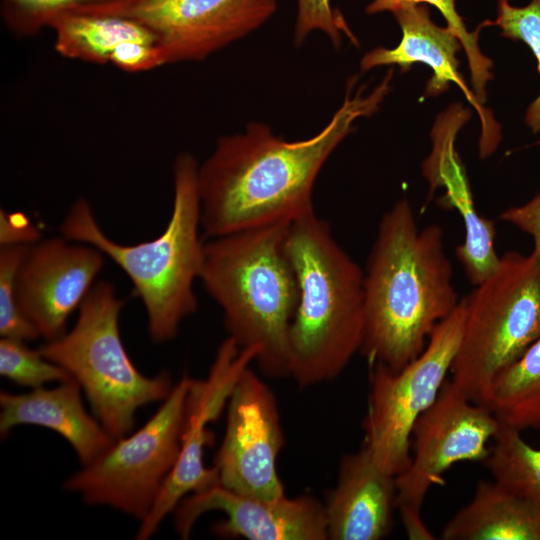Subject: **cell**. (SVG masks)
Here are the masks:
<instances>
[{"mask_svg": "<svg viewBox=\"0 0 540 540\" xmlns=\"http://www.w3.org/2000/svg\"><path fill=\"white\" fill-rule=\"evenodd\" d=\"M501 422L484 405L471 401L445 381L434 403L419 416L412 430L414 456L395 477L396 508L410 539H434L422 520L427 492L443 485V474L461 461H484Z\"/></svg>", "mask_w": 540, "mask_h": 540, "instance_id": "cell-10", "label": "cell"}, {"mask_svg": "<svg viewBox=\"0 0 540 540\" xmlns=\"http://www.w3.org/2000/svg\"><path fill=\"white\" fill-rule=\"evenodd\" d=\"M316 30L325 33L335 47L340 46L342 35L349 38L354 45H358V40L345 18L331 6L330 0H297L295 45H302L307 36Z\"/></svg>", "mask_w": 540, "mask_h": 540, "instance_id": "cell-29", "label": "cell"}, {"mask_svg": "<svg viewBox=\"0 0 540 540\" xmlns=\"http://www.w3.org/2000/svg\"><path fill=\"white\" fill-rule=\"evenodd\" d=\"M220 511L224 519L212 526L222 538L248 540H326L324 503L305 494L275 500L247 497L216 484L194 492L178 504L174 524L182 539L189 538L198 518Z\"/></svg>", "mask_w": 540, "mask_h": 540, "instance_id": "cell-15", "label": "cell"}, {"mask_svg": "<svg viewBox=\"0 0 540 540\" xmlns=\"http://www.w3.org/2000/svg\"><path fill=\"white\" fill-rule=\"evenodd\" d=\"M48 28L55 33L59 55L98 65L110 63L114 50L126 41L157 44L155 34L136 20L93 10L61 14Z\"/></svg>", "mask_w": 540, "mask_h": 540, "instance_id": "cell-21", "label": "cell"}, {"mask_svg": "<svg viewBox=\"0 0 540 540\" xmlns=\"http://www.w3.org/2000/svg\"><path fill=\"white\" fill-rule=\"evenodd\" d=\"M393 70L366 96H351L314 136L287 141L261 122L220 137L199 164L201 229L210 238L290 221L314 209L313 188L328 158L351 133L354 122L372 115L390 90Z\"/></svg>", "mask_w": 540, "mask_h": 540, "instance_id": "cell-1", "label": "cell"}, {"mask_svg": "<svg viewBox=\"0 0 540 540\" xmlns=\"http://www.w3.org/2000/svg\"><path fill=\"white\" fill-rule=\"evenodd\" d=\"M40 232L29 218L20 212L0 211V245L34 244Z\"/></svg>", "mask_w": 540, "mask_h": 540, "instance_id": "cell-32", "label": "cell"}, {"mask_svg": "<svg viewBox=\"0 0 540 540\" xmlns=\"http://www.w3.org/2000/svg\"><path fill=\"white\" fill-rule=\"evenodd\" d=\"M130 0H0V14L6 28L20 38L37 34L59 15L101 9Z\"/></svg>", "mask_w": 540, "mask_h": 540, "instance_id": "cell-25", "label": "cell"}, {"mask_svg": "<svg viewBox=\"0 0 540 540\" xmlns=\"http://www.w3.org/2000/svg\"><path fill=\"white\" fill-rule=\"evenodd\" d=\"M497 16L492 25L501 29L504 37L526 43L538 61L540 72V0H531L524 7H516L509 0H496ZM526 124L534 133H540V95L526 112Z\"/></svg>", "mask_w": 540, "mask_h": 540, "instance_id": "cell-28", "label": "cell"}, {"mask_svg": "<svg viewBox=\"0 0 540 540\" xmlns=\"http://www.w3.org/2000/svg\"><path fill=\"white\" fill-rule=\"evenodd\" d=\"M393 15L402 30L400 43L392 49L377 47L366 53L360 61L361 70L368 71L381 65H398L406 71L413 63H424L433 70V76L426 86V95L441 94L453 82L481 112L480 103L458 71L456 54L462 45L456 34L448 26L436 25L425 4L406 7Z\"/></svg>", "mask_w": 540, "mask_h": 540, "instance_id": "cell-18", "label": "cell"}, {"mask_svg": "<svg viewBox=\"0 0 540 540\" xmlns=\"http://www.w3.org/2000/svg\"><path fill=\"white\" fill-rule=\"evenodd\" d=\"M499 218L528 234L533 241L532 252L540 257V194L523 205L505 210Z\"/></svg>", "mask_w": 540, "mask_h": 540, "instance_id": "cell-31", "label": "cell"}, {"mask_svg": "<svg viewBox=\"0 0 540 540\" xmlns=\"http://www.w3.org/2000/svg\"><path fill=\"white\" fill-rule=\"evenodd\" d=\"M122 306L111 283L96 282L78 309L74 326L39 348L80 385L95 417L114 440L131 433L139 408L164 401L174 386L166 371L148 377L133 364L119 330Z\"/></svg>", "mask_w": 540, "mask_h": 540, "instance_id": "cell-6", "label": "cell"}, {"mask_svg": "<svg viewBox=\"0 0 540 540\" xmlns=\"http://www.w3.org/2000/svg\"><path fill=\"white\" fill-rule=\"evenodd\" d=\"M418 4H430L436 7L445 18L447 26L459 38L468 59L474 96L479 103H483L486 100L485 86L492 78L490 72L492 62L482 54L478 37L484 26L491 25V20L484 21L473 32H469L463 18L457 12L455 0H373L367 5L366 13H395Z\"/></svg>", "mask_w": 540, "mask_h": 540, "instance_id": "cell-24", "label": "cell"}, {"mask_svg": "<svg viewBox=\"0 0 540 540\" xmlns=\"http://www.w3.org/2000/svg\"><path fill=\"white\" fill-rule=\"evenodd\" d=\"M80 385L74 380L28 393H0V433L6 436L17 425H37L61 435L83 465L104 453L115 441L96 417L84 408Z\"/></svg>", "mask_w": 540, "mask_h": 540, "instance_id": "cell-17", "label": "cell"}, {"mask_svg": "<svg viewBox=\"0 0 540 540\" xmlns=\"http://www.w3.org/2000/svg\"><path fill=\"white\" fill-rule=\"evenodd\" d=\"M287 248L299 289L289 332L290 377L306 388L338 377L361 349L364 271L315 209L291 220Z\"/></svg>", "mask_w": 540, "mask_h": 540, "instance_id": "cell-4", "label": "cell"}, {"mask_svg": "<svg viewBox=\"0 0 540 540\" xmlns=\"http://www.w3.org/2000/svg\"><path fill=\"white\" fill-rule=\"evenodd\" d=\"M110 63L117 68L137 73L162 66L157 44L142 41H126L114 50Z\"/></svg>", "mask_w": 540, "mask_h": 540, "instance_id": "cell-30", "label": "cell"}, {"mask_svg": "<svg viewBox=\"0 0 540 540\" xmlns=\"http://www.w3.org/2000/svg\"><path fill=\"white\" fill-rule=\"evenodd\" d=\"M425 177L433 192L437 186L446 188L444 204L461 215L465 240L456 248L463 270L474 286L492 276L501 257L495 249L496 226L476 211L471 190L454 146L443 151L426 169Z\"/></svg>", "mask_w": 540, "mask_h": 540, "instance_id": "cell-19", "label": "cell"}, {"mask_svg": "<svg viewBox=\"0 0 540 540\" xmlns=\"http://www.w3.org/2000/svg\"><path fill=\"white\" fill-rule=\"evenodd\" d=\"M479 404L504 425L540 429V338L494 377Z\"/></svg>", "mask_w": 540, "mask_h": 540, "instance_id": "cell-22", "label": "cell"}, {"mask_svg": "<svg viewBox=\"0 0 540 540\" xmlns=\"http://www.w3.org/2000/svg\"><path fill=\"white\" fill-rule=\"evenodd\" d=\"M226 408L225 433L213 466L218 484L261 500L286 495L277 468L284 446L278 402L250 366L241 374Z\"/></svg>", "mask_w": 540, "mask_h": 540, "instance_id": "cell-11", "label": "cell"}, {"mask_svg": "<svg viewBox=\"0 0 540 540\" xmlns=\"http://www.w3.org/2000/svg\"><path fill=\"white\" fill-rule=\"evenodd\" d=\"M464 298L451 382L479 403L494 377L540 338V257L505 253L496 272Z\"/></svg>", "mask_w": 540, "mask_h": 540, "instance_id": "cell-7", "label": "cell"}, {"mask_svg": "<svg viewBox=\"0 0 540 540\" xmlns=\"http://www.w3.org/2000/svg\"><path fill=\"white\" fill-rule=\"evenodd\" d=\"M198 162L180 153L173 164V207L164 231L156 238L124 245L108 237L84 199L69 208L61 235L89 244L110 258L128 276L141 299L150 338L173 339L182 321L197 310L194 283L200 277L204 243L199 230Z\"/></svg>", "mask_w": 540, "mask_h": 540, "instance_id": "cell-5", "label": "cell"}, {"mask_svg": "<svg viewBox=\"0 0 540 540\" xmlns=\"http://www.w3.org/2000/svg\"><path fill=\"white\" fill-rule=\"evenodd\" d=\"M25 342L1 338V376L31 389L40 388L52 381L65 382L73 379L66 370L47 359L39 349H31Z\"/></svg>", "mask_w": 540, "mask_h": 540, "instance_id": "cell-26", "label": "cell"}, {"mask_svg": "<svg viewBox=\"0 0 540 540\" xmlns=\"http://www.w3.org/2000/svg\"><path fill=\"white\" fill-rule=\"evenodd\" d=\"M191 383L183 376L140 429L115 440L70 476L65 488L89 505L110 506L142 521L179 456Z\"/></svg>", "mask_w": 540, "mask_h": 540, "instance_id": "cell-9", "label": "cell"}, {"mask_svg": "<svg viewBox=\"0 0 540 540\" xmlns=\"http://www.w3.org/2000/svg\"><path fill=\"white\" fill-rule=\"evenodd\" d=\"M32 244L0 247V335L30 341L39 338L33 325L22 314L16 295L19 268Z\"/></svg>", "mask_w": 540, "mask_h": 540, "instance_id": "cell-27", "label": "cell"}, {"mask_svg": "<svg viewBox=\"0 0 540 540\" xmlns=\"http://www.w3.org/2000/svg\"><path fill=\"white\" fill-rule=\"evenodd\" d=\"M104 257L97 248L62 235L30 246L17 274L16 295L40 337L50 341L66 333L67 320L95 284Z\"/></svg>", "mask_w": 540, "mask_h": 540, "instance_id": "cell-14", "label": "cell"}, {"mask_svg": "<svg viewBox=\"0 0 540 540\" xmlns=\"http://www.w3.org/2000/svg\"><path fill=\"white\" fill-rule=\"evenodd\" d=\"M443 238L437 224L418 227L405 198L383 214L363 270L360 352L370 364L402 369L420 355L436 325L458 305Z\"/></svg>", "mask_w": 540, "mask_h": 540, "instance_id": "cell-2", "label": "cell"}, {"mask_svg": "<svg viewBox=\"0 0 540 540\" xmlns=\"http://www.w3.org/2000/svg\"><path fill=\"white\" fill-rule=\"evenodd\" d=\"M290 222L210 238L199 277L222 310L228 336L240 348H258L255 363L270 378L290 376L289 332L299 298L287 248Z\"/></svg>", "mask_w": 540, "mask_h": 540, "instance_id": "cell-3", "label": "cell"}, {"mask_svg": "<svg viewBox=\"0 0 540 540\" xmlns=\"http://www.w3.org/2000/svg\"><path fill=\"white\" fill-rule=\"evenodd\" d=\"M466 314L465 298L440 321L418 357L398 371L370 364L364 445L376 464L398 476L411 464L415 422L436 400L456 356Z\"/></svg>", "mask_w": 540, "mask_h": 540, "instance_id": "cell-8", "label": "cell"}, {"mask_svg": "<svg viewBox=\"0 0 540 540\" xmlns=\"http://www.w3.org/2000/svg\"><path fill=\"white\" fill-rule=\"evenodd\" d=\"M258 353L255 347L240 348L228 336L217 350L208 377L192 379L179 456L150 512L141 521L136 534L138 540L151 537L186 496L218 484L215 468L204 464L205 448L213 441L208 424L220 416L241 374L255 362Z\"/></svg>", "mask_w": 540, "mask_h": 540, "instance_id": "cell-13", "label": "cell"}, {"mask_svg": "<svg viewBox=\"0 0 540 540\" xmlns=\"http://www.w3.org/2000/svg\"><path fill=\"white\" fill-rule=\"evenodd\" d=\"M444 540H540V512L495 481H480L471 501L444 526Z\"/></svg>", "mask_w": 540, "mask_h": 540, "instance_id": "cell-20", "label": "cell"}, {"mask_svg": "<svg viewBox=\"0 0 540 540\" xmlns=\"http://www.w3.org/2000/svg\"><path fill=\"white\" fill-rule=\"evenodd\" d=\"M278 0H130L95 11L132 18L157 37L162 65L201 61L264 25Z\"/></svg>", "mask_w": 540, "mask_h": 540, "instance_id": "cell-12", "label": "cell"}, {"mask_svg": "<svg viewBox=\"0 0 540 540\" xmlns=\"http://www.w3.org/2000/svg\"><path fill=\"white\" fill-rule=\"evenodd\" d=\"M395 476L383 471L365 445L345 455L337 483L325 506L331 540H378L385 537L396 507Z\"/></svg>", "mask_w": 540, "mask_h": 540, "instance_id": "cell-16", "label": "cell"}, {"mask_svg": "<svg viewBox=\"0 0 540 540\" xmlns=\"http://www.w3.org/2000/svg\"><path fill=\"white\" fill-rule=\"evenodd\" d=\"M483 463L494 481L540 512V449L529 445L521 431L504 425Z\"/></svg>", "mask_w": 540, "mask_h": 540, "instance_id": "cell-23", "label": "cell"}]
</instances>
